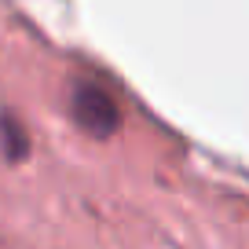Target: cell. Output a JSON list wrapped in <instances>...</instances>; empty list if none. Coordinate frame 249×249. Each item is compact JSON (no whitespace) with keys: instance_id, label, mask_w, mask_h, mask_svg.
Returning <instances> with one entry per match:
<instances>
[{"instance_id":"cell-1","label":"cell","mask_w":249,"mask_h":249,"mask_svg":"<svg viewBox=\"0 0 249 249\" xmlns=\"http://www.w3.org/2000/svg\"><path fill=\"white\" fill-rule=\"evenodd\" d=\"M70 117L88 136L107 140V136L117 132V117L121 114H117L114 95H110L103 85H95V81H77L73 92H70Z\"/></svg>"}]
</instances>
